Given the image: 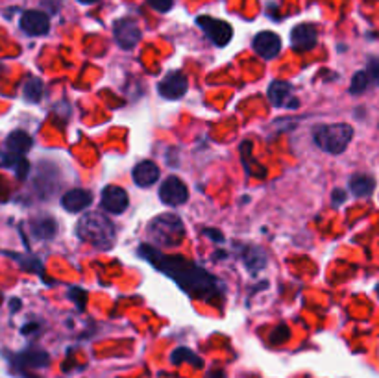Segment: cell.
<instances>
[{
	"instance_id": "1",
	"label": "cell",
	"mask_w": 379,
	"mask_h": 378,
	"mask_svg": "<svg viewBox=\"0 0 379 378\" xmlns=\"http://www.w3.org/2000/svg\"><path fill=\"white\" fill-rule=\"evenodd\" d=\"M139 256L152 263L157 271L167 274L168 278H173L185 293H189L191 297L211 304L222 303V297H224L222 284L195 262H189L184 256L163 254L159 249H155L152 245H141Z\"/></svg>"
},
{
	"instance_id": "2",
	"label": "cell",
	"mask_w": 379,
	"mask_h": 378,
	"mask_svg": "<svg viewBox=\"0 0 379 378\" xmlns=\"http://www.w3.org/2000/svg\"><path fill=\"white\" fill-rule=\"evenodd\" d=\"M76 236L98 250H110L115 245V227L102 211H87L76 223Z\"/></svg>"
},
{
	"instance_id": "3",
	"label": "cell",
	"mask_w": 379,
	"mask_h": 378,
	"mask_svg": "<svg viewBox=\"0 0 379 378\" xmlns=\"http://www.w3.org/2000/svg\"><path fill=\"white\" fill-rule=\"evenodd\" d=\"M184 238V223L174 214H161L146 225V239L155 249H176Z\"/></svg>"
},
{
	"instance_id": "4",
	"label": "cell",
	"mask_w": 379,
	"mask_h": 378,
	"mask_svg": "<svg viewBox=\"0 0 379 378\" xmlns=\"http://www.w3.org/2000/svg\"><path fill=\"white\" fill-rule=\"evenodd\" d=\"M353 129L346 122H335V124H320L313 132V140L318 149L328 154H342L348 149Z\"/></svg>"
},
{
	"instance_id": "5",
	"label": "cell",
	"mask_w": 379,
	"mask_h": 378,
	"mask_svg": "<svg viewBox=\"0 0 379 378\" xmlns=\"http://www.w3.org/2000/svg\"><path fill=\"white\" fill-rule=\"evenodd\" d=\"M196 24L200 26L202 32L217 47H226L231 41V37H233V28L230 26V23L220 21V19L209 17V15H200V17L196 19Z\"/></svg>"
},
{
	"instance_id": "6",
	"label": "cell",
	"mask_w": 379,
	"mask_h": 378,
	"mask_svg": "<svg viewBox=\"0 0 379 378\" xmlns=\"http://www.w3.org/2000/svg\"><path fill=\"white\" fill-rule=\"evenodd\" d=\"M113 34H115L117 45L122 50H132L137 47V43L141 41V28L139 24L130 17L119 19L113 26Z\"/></svg>"
},
{
	"instance_id": "7",
	"label": "cell",
	"mask_w": 379,
	"mask_h": 378,
	"mask_svg": "<svg viewBox=\"0 0 379 378\" xmlns=\"http://www.w3.org/2000/svg\"><path fill=\"white\" fill-rule=\"evenodd\" d=\"M161 202L167 206H182L189 198V189L178 176H168L167 180H163L159 189Z\"/></svg>"
},
{
	"instance_id": "8",
	"label": "cell",
	"mask_w": 379,
	"mask_h": 378,
	"mask_svg": "<svg viewBox=\"0 0 379 378\" xmlns=\"http://www.w3.org/2000/svg\"><path fill=\"white\" fill-rule=\"evenodd\" d=\"M187 76L182 70H171L157 86V91L163 99L178 100L187 93Z\"/></svg>"
},
{
	"instance_id": "9",
	"label": "cell",
	"mask_w": 379,
	"mask_h": 378,
	"mask_svg": "<svg viewBox=\"0 0 379 378\" xmlns=\"http://www.w3.org/2000/svg\"><path fill=\"white\" fill-rule=\"evenodd\" d=\"M269 100L270 104L276 108H285V110H294L298 108V102L294 99L293 86L289 82L274 80L269 88Z\"/></svg>"
},
{
	"instance_id": "10",
	"label": "cell",
	"mask_w": 379,
	"mask_h": 378,
	"mask_svg": "<svg viewBox=\"0 0 379 378\" xmlns=\"http://www.w3.org/2000/svg\"><path fill=\"white\" fill-rule=\"evenodd\" d=\"M100 202H102V208L110 214H115V216H121L128 209V204H130V198H128V193L119 186H108L106 189H102V197H100Z\"/></svg>"
},
{
	"instance_id": "11",
	"label": "cell",
	"mask_w": 379,
	"mask_h": 378,
	"mask_svg": "<svg viewBox=\"0 0 379 378\" xmlns=\"http://www.w3.org/2000/svg\"><path fill=\"white\" fill-rule=\"evenodd\" d=\"M316 41H318V30L315 28V24H298L291 32V47L298 53L313 50L316 47Z\"/></svg>"
},
{
	"instance_id": "12",
	"label": "cell",
	"mask_w": 379,
	"mask_h": 378,
	"mask_svg": "<svg viewBox=\"0 0 379 378\" xmlns=\"http://www.w3.org/2000/svg\"><path fill=\"white\" fill-rule=\"evenodd\" d=\"M21 28H23L24 34L34 35V37L45 35L50 30V19L46 13L37 12V10H28L21 17Z\"/></svg>"
},
{
	"instance_id": "13",
	"label": "cell",
	"mask_w": 379,
	"mask_h": 378,
	"mask_svg": "<svg viewBox=\"0 0 379 378\" xmlns=\"http://www.w3.org/2000/svg\"><path fill=\"white\" fill-rule=\"evenodd\" d=\"M253 50L264 59H274L282 50V39L274 32H259L253 37Z\"/></svg>"
},
{
	"instance_id": "14",
	"label": "cell",
	"mask_w": 379,
	"mask_h": 378,
	"mask_svg": "<svg viewBox=\"0 0 379 378\" xmlns=\"http://www.w3.org/2000/svg\"><path fill=\"white\" fill-rule=\"evenodd\" d=\"M93 204V193L89 189H81V187H76V189H69L61 197V206H64L67 211L70 214H80L84 209H87Z\"/></svg>"
},
{
	"instance_id": "15",
	"label": "cell",
	"mask_w": 379,
	"mask_h": 378,
	"mask_svg": "<svg viewBox=\"0 0 379 378\" xmlns=\"http://www.w3.org/2000/svg\"><path fill=\"white\" fill-rule=\"evenodd\" d=\"M132 176L133 182H135L139 187H150L159 180V167H157L154 162L144 160V162H139L137 165L133 167Z\"/></svg>"
},
{
	"instance_id": "16",
	"label": "cell",
	"mask_w": 379,
	"mask_h": 378,
	"mask_svg": "<svg viewBox=\"0 0 379 378\" xmlns=\"http://www.w3.org/2000/svg\"><path fill=\"white\" fill-rule=\"evenodd\" d=\"M6 147L8 151L15 154V156H24L32 149V138L23 130H15V132L8 135Z\"/></svg>"
},
{
	"instance_id": "17",
	"label": "cell",
	"mask_w": 379,
	"mask_h": 378,
	"mask_svg": "<svg viewBox=\"0 0 379 378\" xmlns=\"http://www.w3.org/2000/svg\"><path fill=\"white\" fill-rule=\"evenodd\" d=\"M30 228H32V234L37 239H52L56 236V232H58V225L48 216L34 219V221L30 223Z\"/></svg>"
},
{
	"instance_id": "18",
	"label": "cell",
	"mask_w": 379,
	"mask_h": 378,
	"mask_svg": "<svg viewBox=\"0 0 379 378\" xmlns=\"http://www.w3.org/2000/svg\"><path fill=\"white\" fill-rule=\"evenodd\" d=\"M376 187V180L368 175H353L350 178V191L356 195L357 198L370 197Z\"/></svg>"
},
{
	"instance_id": "19",
	"label": "cell",
	"mask_w": 379,
	"mask_h": 378,
	"mask_svg": "<svg viewBox=\"0 0 379 378\" xmlns=\"http://www.w3.org/2000/svg\"><path fill=\"white\" fill-rule=\"evenodd\" d=\"M17 361L21 363V367H30V369H39V367H46L48 366V355H46L45 350L39 349H30L26 352L19 356Z\"/></svg>"
},
{
	"instance_id": "20",
	"label": "cell",
	"mask_w": 379,
	"mask_h": 378,
	"mask_svg": "<svg viewBox=\"0 0 379 378\" xmlns=\"http://www.w3.org/2000/svg\"><path fill=\"white\" fill-rule=\"evenodd\" d=\"M244 262H246L248 269L252 271V274H257L266 265V256L259 247H246L244 249Z\"/></svg>"
},
{
	"instance_id": "21",
	"label": "cell",
	"mask_w": 379,
	"mask_h": 378,
	"mask_svg": "<svg viewBox=\"0 0 379 378\" xmlns=\"http://www.w3.org/2000/svg\"><path fill=\"white\" fill-rule=\"evenodd\" d=\"M23 95L28 102H39L41 95H43V82L35 76H30L23 86Z\"/></svg>"
},
{
	"instance_id": "22",
	"label": "cell",
	"mask_w": 379,
	"mask_h": 378,
	"mask_svg": "<svg viewBox=\"0 0 379 378\" xmlns=\"http://www.w3.org/2000/svg\"><path fill=\"white\" fill-rule=\"evenodd\" d=\"M171 360H173V363H182V361H191L195 367H202V360L200 356H196L195 352L191 349H185V347H179V349H176L173 352V356H171Z\"/></svg>"
},
{
	"instance_id": "23",
	"label": "cell",
	"mask_w": 379,
	"mask_h": 378,
	"mask_svg": "<svg viewBox=\"0 0 379 378\" xmlns=\"http://www.w3.org/2000/svg\"><path fill=\"white\" fill-rule=\"evenodd\" d=\"M368 88H370V80H368L367 70H359V73H356V75H353V78H351L350 93L361 95V93H365Z\"/></svg>"
},
{
	"instance_id": "24",
	"label": "cell",
	"mask_w": 379,
	"mask_h": 378,
	"mask_svg": "<svg viewBox=\"0 0 379 378\" xmlns=\"http://www.w3.org/2000/svg\"><path fill=\"white\" fill-rule=\"evenodd\" d=\"M6 165L15 171V175H17L19 178H24L26 173H28V163H26V160H24L23 156H15V154H13V158H8Z\"/></svg>"
},
{
	"instance_id": "25",
	"label": "cell",
	"mask_w": 379,
	"mask_h": 378,
	"mask_svg": "<svg viewBox=\"0 0 379 378\" xmlns=\"http://www.w3.org/2000/svg\"><path fill=\"white\" fill-rule=\"evenodd\" d=\"M367 75L370 86H379V58H370L367 65Z\"/></svg>"
},
{
	"instance_id": "26",
	"label": "cell",
	"mask_w": 379,
	"mask_h": 378,
	"mask_svg": "<svg viewBox=\"0 0 379 378\" xmlns=\"http://www.w3.org/2000/svg\"><path fill=\"white\" fill-rule=\"evenodd\" d=\"M287 338H289V328L285 325H280L276 330L272 332L270 341H272L274 345H278V343H283V341H287Z\"/></svg>"
},
{
	"instance_id": "27",
	"label": "cell",
	"mask_w": 379,
	"mask_h": 378,
	"mask_svg": "<svg viewBox=\"0 0 379 378\" xmlns=\"http://www.w3.org/2000/svg\"><path fill=\"white\" fill-rule=\"evenodd\" d=\"M148 4H150V8H154L155 12L167 13L173 10L174 0H148Z\"/></svg>"
},
{
	"instance_id": "28",
	"label": "cell",
	"mask_w": 379,
	"mask_h": 378,
	"mask_svg": "<svg viewBox=\"0 0 379 378\" xmlns=\"http://www.w3.org/2000/svg\"><path fill=\"white\" fill-rule=\"evenodd\" d=\"M204 234H206L207 238H211V239H215V241H219V243L222 241V239H224V238H222V234H220L219 230H204Z\"/></svg>"
},
{
	"instance_id": "29",
	"label": "cell",
	"mask_w": 379,
	"mask_h": 378,
	"mask_svg": "<svg viewBox=\"0 0 379 378\" xmlns=\"http://www.w3.org/2000/svg\"><path fill=\"white\" fill-rule=\"evenodd\" d=\"M346 200V193L342 191V189H337V191L333 193V204L335 206H337V204H340V202H344Z\"/></svg>"
},
{
	"instance_id": "30",
	"label": "cell",
	"mask_w": 379,
	"mask_h": 378,
	"mask_svg": "<svg viewBox=\"0 0 379 378\" xmlns=\"http://www.w3.org/2000/svg\"><path fill=\"white\" fill-rule=\"evenodd\" d=\"M207 378H224V371H213L207 375Z\"/></svg>"
},
{
	"instance_id": "31",
	"label": "cell",
	"mask_w": 379,
	"mask_h": 378,
	"mask_svg": "<svg viewBox=\"0 0 379 378\" xmlns=\"http://www.w3.org/2000/svg\"><path fill=\"white\" fill-rule=\"evenodd\" d=\"M78 2H81V4H95L98 0H78Z\"/></svg>"
},
{
	"instance_id": "32",
	"label": "cell",
	"mask_w": 379,
	"mask_h": 378,
	"mask_svg": "<svg viewBox=\"0 0 379 378\" xmlns=\"http://www.w3.org/2000/svg\"><path fill=\"white\" fill-rule=\"evenodd\" d=\"M376 293H378V297H379V284L376 285Z\"/></svg>"
}]
</instances>
